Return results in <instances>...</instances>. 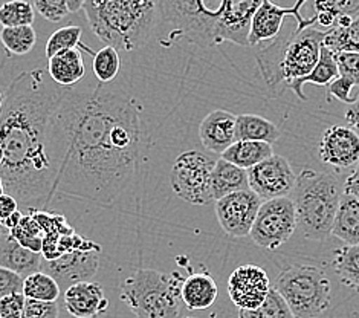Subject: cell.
<instances>
[{"label":"cell","instance_id":"cell-50","mask_svg":"<svg viewBox=\"0 0 359 318\" xmlns=\"http://www.w3.org/2000/svg\"><path fill=\"white\" fill-rule=\"evenodd\" d=\"M2 105H4V93L0 92V110H2Z\"/></svg>","mask_w":359,"mask_h":318},{"label":"cell","instance_id":"cell-11","mask_svg":"<svg viewBox=\"0 0 359 318\" xmlns=\"http://www.w3.org/2000/svg\"><path fill=\"white\" fill-rule=\"evenodd\" d=\"M250 190L260 197V201H272L287 197L294 192L297 175L289 161L280 154H272L259 166L248 170Z\"/></svg>","mask_w":359,"mask_h":318},{"label":"cell","instance_id":"cell-7","mask_svg":"<svg viewBox=\"0 0 359 318\" xmlns=\"http://www.w3.org/2000/svg\"><path fill=\"white\" fill-rule=\"evenodd\" d=\"M159 17L172 25L170 37H182L199 46L222 43V2L216 10L202 0H173L159 2Z\"/></svg>","mask_w":359,"mask_h":318},{"label":"cell","instance_id":"cell-26","mask_svg":"<svg viewBox=\"0 0 359 318\" xmlns=\"http://www.w3.org/2000/svg\"><path fill=\"white\" fill-rule=\"evenodd\" d=\"M273 154L272 145L266 143L255 141H236L229 149L222 153V159H225L238 168L250 170L259 166L264 159Z\"/></svg>","mask_w":359,"mask_h":318},{"label":"cell","instance_id":"cell-39","mask_svg":"<svg viewBox=\"0 0 359 318\" xmlns=\"http://www.w3.org/2000/svg\"><path fill=\"white\" fill-rule=\"evenodd\" d=\"M337 65L339 77H343L359 89V54L341 53L337 55Z\"/></svg>","mask_w":359,"mask_h":318},{"label":"cell","instance_id":"cell-4","mask_svg":"<svg viewBox=\"0 0 359 318\" xmlns=\"http://www.w3.org/2000/svg\"><path fill=\"white\" fill-rule=\"evenodd\" d=\"M292 193L297 228L306 239H327L343 196L338 179L321 171L303 170L297 176Z\"/></svg>","mask_w":359,"mask_h":318},{"label":"cell","instance_id":"cell-37","mask_svg":"<svg viewBox=\"0 0 359 318\" xmlns=\"http://www.w3.org/2000/svg\"><path fill=\"white\" fill-rule=\"evenodd\" d=\"M81 34L83 29L80 27H75V25H69V27L60 28L58 31H55L46 41L48 60L60 53H65V51L76 49V46L80 45Z\"/></svg>","mask_w":359,"mask_h":318},{"label":"cell","instance_id":"cell-47","mask_svg":"<svg viewBox=\"0 0 359 318\" xmlns=\"http://www.w3.org/2000/svg\"><path fill=\"white\" fill-rule=\"evenodd\" d=\"M22 216H23V214H22L20 211H15V213L13 214V216H10L6 220L2 222V227H4L6 231H10V230L15 228L17 225H19V222H20Z\"/></svg>","mask_w":359,"mask_h":318},{"label":"cell","instance_id":"cell-25","mask_svg":"<svg viewBox=\"0 0 359 318\" xmlns=\"http://www.w3.org/2000/svg\"><path fill=\"white\" fill-rule=\"evenodd\" d=\"M278 127L260 115L243 114L236 119V141L273 144L280 138Z\"/></svg>","mask_w":359,"mask_h":318},{"label":"cell","instance_id":"cell-5","mask_svg":"<svg viewBox=\"0 0 359 318\" xmlns=\"http://www.w3.org/2000/svg\"><path fill=\"white\" fill-rule=\"evenodd\" d=\"M184 277L179 272L136 270L121 281V297L138 318H177Z\"/></svg>","mask_w":359,"mask_h":318},{"label":"cell","instance_id":"cell-51","mask_svg":"<svg viewBox=\"0 0 359 318\" xmlns=\"http://www.w3.org/2000/svg\"><path fill=\"white\" fill-rule=\"evenodd\" d=\"M355 173L359 176V162H358V166H356V170H355Z\"/></svg>","mask_w":359,"mask_h":318},{"label":"cell","instance_id":"cell-36","mask_svg":"<svg viewBox=\"0 0 359 318\" xmlns=\"http://www.w3.org/2000/svg\"><path fill=\"white\" fill-rule=\"evenodd\" d=\"M238 318H295L278 292L271 288L264 303L254 311H238Z\"/></svg>","mask_w":359,"mask_h":318},{"label":"cell","instance_id":"cell-3","mask_svg":"<svg viewBox=\"0 0 359 318\" xmlns=\"http://www.w3.org/2000/svg\"><path fill=\"white\" fill-rule=\"evenodd\" d=\"M83 10L106 46L127 53L142 48L159 20V2L153 0H88Z\"/></svg>","mask_w":359,"mask_h":318},{"label":"cell","instance_id":"cell-13","mask_svg":"<svg viewBox=\"0 0 359 318\" xmlns=\"http://www.w3.org/2000/svg\"><path fill=\"white\" fill-rule=\"evenodd\" d=\"M304 5V2H298L292 8H283L268 2V0H263L257 8V11L252 15L250 36H248V46L255 48L276 40L281 31V27H283V20L287 15H292L297 19V29H306L313 27V23H316V17L304 20L300 14V10Z\"/></svg>","mask_w":359,"mask_h":318},{"label":"cell","instance_id":"cell-14","mask_svg":"<svg viewBox=\"0 0 359 318\" xmlns=\"http://www.w3.org/2000/svg\"><path fill=\"white\" fill-rule=\"evenodd\" d=\"M260 205V197L251 190L237 192L217 201L216 216L222 230L231 237L250 236Z\"/></svg>","mask_w":359,"mask_h":318},{"label":"cell","instance_id":"cell-46","mask_svg":"<svg viewBox=\"0 0 359 318\" xmlns=\"http://www.w3.org/2000/svg\"><path fill=\"white\" fill-rule=\"evenodd\" d=\"M344 193L353 196L355 199L359 201V176L356 173L350 175L346 179V184H344Z\"/></svg>","mask_w":359,"mask_h":318},{"label":"cell","instance_id":"cell-44","mask_svg":"<svg viewBox=\"0 0 359 318\" xmlns=\"http://www.w3.org/2000/svg\"><path fill=\"white\" fill-rule=\"evenodd\" d=\"M15 211H19V202H17L13 196L4 193L0 196V220H6Z\"/></svg>","mask_w":359,"mask_h":318},{"label":"cell","instance_id":"cell-31","mask_svg":"<svg viewBox=\"0 0 359 318\" xmlns=\"http://www.w3.org/2000/svg\"><path fill=\"white\" fill-rule=\"evenodd\" d=\"M0 41L8 53L14 55H25L31 53L37 43V34L32 27L4 28L0 31Z\"/></svg>","mask_w":359,"mask_h":318},{"label":"cell","instance_id":"cell-54","mask_svg":"<svg viewBox=\"0 0 359 318\" xmlns=\"http://www.w3.org/2000/svg\"><path fill=\"white\" fill-rule=\"evenodd\" d=\"M0 225H2V220H0Z\"/></svg>","mask_w":359,"mask_h":318},{"label":"cell","instance_id":"cell-1","mask_svg":"<svg viewBox=\"0 0 359 318\" xmlns=\"http://www.w3.org/2000/svg\"><path fill=\"white\" fill-rule=\"evenodd\" d=\"M140 114L138 102L118 84L67 88L49 126L53 194L114 205L138 167Z\"/></svg>","mask_w":359,"mask_h":318},{"label":"cell","instance_id":"cell-32","mask_svg":"<svg viewBox=\"0 0 359 318\" xmlns=\"http://www.w3.org/2000/svg\"><path fill=\"white\" fill-rule=\"evenodd\" d=\"M34 19H36V10L27 0H13L0 6V25L4 28L32 27Z\"/></svg>","mask_w":359,"mask_h":318},{"label":"cell","instance_id":"cell-8","mask_svg":"<svg viewBox=\"0 0 359 318\" xmlns=\"http://www.w3.org/2000/svg\"><path fill=\"white\" fill-rule=\"evenodd\" d=\"M216 161L198 150L184 152L176 158L170 173L173 192L191 205H205L211 201L210 179Z\"/></svg>","mask_w":359,"mask_h":318},{"label":"cell","instance_id":"cell-20","mask_svg":"<svg viewBox=\"0 0 359 318\" xmlns=\"http://www.w3.org/2000/svg\"><path fill=\"white\" fill-rule=\"evenodd\" d=\"M41 259H43L41 253H34L23 248L15 242L6 230L0 236V268L10 270L27 279L31 274L40 271Z\"/></svg>","mask_w":359,"mask_h":318},{"label":"cell","instance_id":"cell-49","mask_svg":"<svg viewBox=\"0 0 359 318\" xmlns=\"http://www.w3.org/2000/svg\"><path fill=\"white\" fill-rule=\"evenodd\" d=\"M5 193V188H4V183H2V179H0V196H2Z\"/></svg>","mask_w":359,"mask_h":318},{"label":"cell","instance_id":"cell-21","mask_svg":"<svg viewBox=\"0 0 359 318\" xmlns=\"http://www.w3.org/2000/svg\"><path fill=\"white\" fill-rule=\"evenodd\" d=\"M250 190V183H248V171L238 168L225 159H217L215 168L211 171L210 179V197L211 201H220L224 197L237 193Z\"/></svg>","mask_w":359,"mask_h":318},{"label":"cell","instance_id":"cell-16","mask_svg":"<svg viewBox=\"0 0 359 318\" xmlns=\"http://www.w3.org/2000/svg\"><path fill=\"white\" fill-rule=\"evenodd\" d=\"M318 157L337 170L358 166L359 135L347 126H330L321 136Z\"/></svg>","mask_w":359,"mask_h":318},{"label":"cell","instance_id":"cell-45","mask_svg":"<svg viewBox=\"0 0 359 318\" xmlns=\"http://www.w3.org/2000/svg\"><path fill=\"white\" fill-rule=\"evenodd\" d=\"M346 121L352 131L359 133V101L346 110Z\"/></svg>","mask_w":359,"mask_h":318},{"label":"cell","instance_id":"cell-55","mask_svg":"<svg viewBox=\"0 0 359 318\" xmlns=\"http://www.w3.org/2000/svg\"><path fill=\"white\" fill-rule=\"evenodd\" d=\"M0 318H4V317H0Z\"/></svg>","mask_w":359,"mask_h":318},{"label":"cell","instance_id":"cell-15","mask_svg":"<svg viewBox=\"0 0 359 318\" xmlns=\"http://www.w3.org/2000/svg\"><path fill=\"white\" fill-rule=\"evenodd\" d=\"M271 291L266 271L257 265H243L231 272L228 294L231 302L241 311H254L260 307Z\"/></svg>","mask_w":359,"mask_h":318},{"label":"cell","instance_id":"cell-2","mask_svg":"<svg viewBox=\"0 0 359 318\" xmlns=\"http://www.w3.org/2000/svg\"><path fill=\"white\" fill-rule=\"evenodd\" d=\"M67 88L50 84L43 69L19 74L0 110V179L5 193L29 211L53 199L54 170L48 157L50 117Z\"/></svg>","mask_w":359,"mask_h":318},{"label":"cell","instance_id":"cell-24","mask_svg":"<svg viewBox=\"0 0 359 318\" xmlns=\"http://www.w3.org/2000/svg\"><path fill=\"white\" fill-rule=\"evenodd\" d=\"M332 234L347 246L359 245V201L353 196L343 193L333 220Z\"/></svg>","mask_w":359,"mask_h":318},{"label":"cell","instance_id":"cell-48","mask_svg":"<svg viewBox=\"0 0 359 318\" xmlns=\"http://www.w3.org/2000/svg\"><path fill=\"white\" fill-rule=\"evenodd\" d=\"M66 4H67V10H69L71 14L83 10V5H84L83 0H66Z\"/></svg>","mask_w":359,"mask_h":318},{"label":"cell","instance_id":"cell-42","mask_svg":"<svg viewBox=\"0 0 359 318\" xmlns=\"http://www.w3.org/2000/svg\"><path fill=\"white\" fill-rule=\"evenodd\" d=\"M25 279L10 270L0 268V300L15 294H23Z\"/></svg>","mask_w":359,"mask_h":318},{"label":"cell","instance_id":"cell-10","mask_svg":"<svg viewBox=\"0 0 359 318\" xmlns=\"http://www.w3.org/2000/svg\"><path fill=\"white\" fill-rule=\"evenodd\" d=\"M326 31L316 29L313 27L306 29H297L283 51L278 74L280 81L286 86L292 81L309 75L320 60Z\"/></svg>","mask_w":359,"mask_h":318},{"label":"cell","instance_id":"cell-22","mask_svg":"<svg viewBox=\"0 0 359 318\" xmlns=\"http://www.w3.org/2000/svg\"><path fill=\"white\" fill-rule=\"evenodd\" d=\"M219 289L215 279L207 272L188 276L181 289V298L190 311H202L215 305Z\"/></svg>","mask_w":359,"mask_h":318},{"label":"cell","instance_id":"cell-41","mask_svg":"<svg viewBox=\"0 0 359 318\" xmlns=\"http://www.w3.org/2000/svg\"><path fill=\"white\" fill-rule=\"evenodd\" d=\"M22 318H58V305L27 298Z\"/></svg>","mask_w":359,"mask_h":318},{"label":"cell","instance_id":"cell-28","mask_svg":"<svg viewBox=\"0 0 359 318\" xmlns=\"http://www.w3.org/2000/svg\"><path fill=\"white\" fill-rule=\"evenodd\" d=\"M333 266L344 286L359 294V245L341 246L333 254Z\"/></svg>","mask_w":359,"mask_h":318},{"label":"cell","instance_id":"cell-27","mask_svg":"<svg viewBox=\"0 0 359 318\" xmlns=\"http://www.w3.org/2000/svg\"><path fill=\"white\" fill-rule=\"evenodd\" d=\"M339 77V72H338V65H337V55L330 53V51L327 48H321V53H320V60L318 63H316V66L313 67V71L309 74L303 77V79L297 80V81H292L287 84V88L292 91L295 95L306 101V95L303 92V86L306 83H311V84H315V86H327Z\"/></svg>","mask_w":359,"mask_h":318},{"label":"cell","instance_id":"cell-6","mask_svg":"<svg viewBox=\"0 0 359 318\" xmlns=\"http://www.w3.org/2000/svg\"><path fill=\"white\" fill-rule=\"evenodd\" d=\"M295 318H316L330 307L332 285L324 270L294 265L280 272L273 286Z\"/></svg>","mask_w":359,"mask_h":318},{"label":"cell","instance_id":"cell-17","mask_svg":"<svg viewBox=\"0 0 359 318\" xmlns=\"http://www.w3.org/2000/svg\"><path fill=\"white\" fill-rule=\"evenodd\" d=\"M260 4L259 0H225L222 2V40L248 46L252 15Z\"/></svg>","mask_w":359,"mask_h":318},{"label":"cell","instance_id":"cell-12","mask_svg":"<svg viewBox=\"0 0 359 318\" xmlns=\"http://www.w3.org/2000/svg\"><path fill=\"white\" fill-rule=\"evenodd\" d=\"M100 246L92 249H81L58 257L55 260L41 259L40 271L53 277L60 291L65 292L81 281H90L98 272Z\"/></svg>","mask_w":359,"mask_h":318},{"label":"cell","instance_id":"cell-52","mask_svg":"<svg viewBox=\"0 0 359 318\" xmlns=\"http://www.w3.org/2000/svg\"><path fill=\"white\" fill-rule=\"evenodd\" d=\"M4 231H5V228H4L2 225H0V236H2V234H4Z\"/></svg>","mask_w":359,"mask_h":318},{"label":"cell","instance_id":"cell-23","mask_svg":"<svg viewBox=\"0 0 359 318\" xmlns=\"http://www.w3.org/2000/svg\"><path fill=\"white\" fill-rule=\"evenodd\" d=\"M48 74L60 88H72L86 75L83 54L79 49L65 51L49 58Z\"/></svg>","mask_w":359,"mask_h":318},{"label":"cell","instance_id":"cell-33","mask_svg":"<svg viewBox=\"0 0 359 318\" xmlns=\"http://www.w3.org/2000/svg\"><path fill=\"white\" fill-rule=\"evenodd\" d=\"M8 233H10V236L15 240V242L20 244L23 248H27L34 253H41V246H43V234H41L39 223L31 216V214L22 216L19 225L8 231Z\"/></svg>","mask_w":359,"mask_h":318},{"label":"cell","instance_id":"cell-43","mask_svg":"<svg viewBox=\"0 0 359 318\" xmlns=\"http://www.w3.org/2000/svg\"><path fill=\"white\" fill-rule=\"evenodd\" d=\"M25 296L15 294L0 300V317L4 318H22L25 307Z\"/></svg>","mask_w":359,"mask_h":318},{"label":"cell","instance_id":"cell-9","mask_svg":"<svg viewBox=\"0 0 359 318\" xmlns=\"http://www.w3.org/2000/svg\"><path fill=\"white\" fill-rule=\"evenodd\" d=\"M297 230V214L290 197L262 202L254 220L251 237L260 248L276 251L283 246Z\"/></svg>","mask_w":359,"mask_h":318},{"label":"cell","instance_id":"cell-34","mask_svg":"<svg viewBox=\"0 0 359 318\" xmlns=\"http://www.w3.org/2000/svg\"><path fill=\"white\" fill-rule=\"evenodd\" d=\"M93 74H95L97 80L102 84L112 83L119 72V67H121V60H119L118 51L104 46L100 49L98 53L93 54Z\"/></svg>","mask_w":359,"mask_h":318},{"label":"cell","instance_id":"cell-19","mask_svg":"<svg viewBox=\"0 0 359 318\" xmlns=\"http://www.w3.org/2000/svg\"><path fill=\"white\" fill-rule=\"evenodd\" d=\"M236 115L224 109L210 112L199 126L203 147L219 154L229 149L236 143Z\"/></svg>","mask_w":359,"mask_h":318},{"label":"cell","instance_id":"cell-30","mask_svg":"<svg viewBox=\"0 0 359 318\" xmlns=\"http://www.w3.org/2000/svg\"><path fill=\"white\" fill-rule=\"evenodd\" d=\"M62 294L57 281L45 272H34L29 277L25 279L23 283V296L25 298L37 300V302H57Z\"/></svg>","mask_w":359,"mask_h":318},{"label":"cell","instance_id":"cell-35","mask_svg":"<svg viewBox=\"0 0 359 318\" xmlns=\"http://www.w3.org/2000/svg\"><path fill=\"white\" fill-rule=\"evenodd\" d=\"M316 13H329L337 20V28L347 27L359 17V0H330L315 2Z\"/></svg>","mask_w":359,"mask_h":318},{"label":"cell","instance_id":"cell-53","mask_svg":"<svg viewBox=\"0 0 359 318\" xmlns=\"http://www.w3.org/2000/svg\"><path fill=\"white\" fill-rule=\"evenodd\" d=\"M185 318H193V317H185Z\"/></svg>","mask_w":359,"mask_h":318},{"label":"cell","instance_id":"cell-38","mask_svg":"<svg viewBox=\"0 0 359 318\" xmlns=\"http://www.w3.org/2000/svg\"><path fill=\"white\" fill-rule=\"evenodd\" d=\"M32 5L34 10L49 22H62L71 14L66 0H36Z\"/></svg>","mask_w":359,"mask_h":318},{"label":"cell","instance_id":"cell-40","mask_svg":"<svg viewBox=\"0 0 359 318\" xmlns=\"http://www.w3.org/2000/svg\"><path fill=\"white\" fill-rule=\"evenodd\" d=\"M356 88L355 86L347 81L343 77H338V79L333 80L329 86H327V100L330 101V98H337L341 102H346V105H355L356 101H359V95L358 92H353Z\"/></svg>","mask_w":359,"mask_h":318},{"label":"cell","instance_id":"cell-18","mask_svg":"<svg viewBox=\"0 0 359 318\" xmlns=\"http://www.w3.org/2000/svg\"><path fill=\"white\" fill-rule=\"evenodd\" d=\"M63 298L67 312L75 318H93L109 309L104 289L97 281L76 283L65 292Z\"/></svg>","mask_w":359,"mask_h":318},{"label":"cell","instance_id":"cell-29","mask_svg":"<svg viewBox=\"0 0 359 318\" xmlns=\"http://www.w3.org/2000/svg\"><path fill=\"white\" fill-rule=\"evenodd\" d=\"M323 46L327 48L335 55L341 53L359 54V17L347 27H341L326 31Z\"/></svg>","mask_w":359,"mask_h":318}]
</instances>
